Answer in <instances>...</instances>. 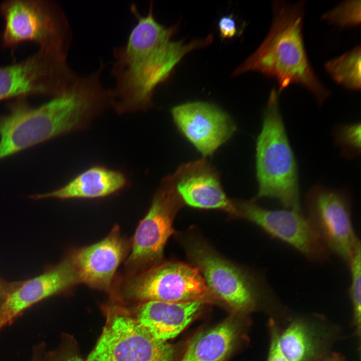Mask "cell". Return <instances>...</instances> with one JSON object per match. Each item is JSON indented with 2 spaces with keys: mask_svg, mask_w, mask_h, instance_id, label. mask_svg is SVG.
Wrapping results in <instances>:
<instances>
[{
  "mask_svg": "<svg viewBox=\"0 0 361 361\" xmlns=\"http://www.w3.org/2000/svg\"><path fill=\"white\" fill-rule=\"evenodd\" d=\"M130 10L137 22L126 44L113 50L111 74L115 85L111 89V106L119 114L148 109L155 88L168 78L181 60L213 40L211 34L190 42L173 40L178 25L166 27L159 23L152 4L144 16L134 5Z\"/></svg>",
  "mask_w": 361,
  "mask_h": 361,
  "instance_id": "obj_1",
  "label": "cell"
},
{
  "mask_svg": "<svg viewBox=\"0 0 361 361\" xmlns=\"http://www.w3.org/2000/svg\"><path fill=\"white\" fill-rule=\"evenodd\" d=\"M109 105V90L96 72L78 76L67 91L39 106L19 98L0 116V160L84 128Z\"/></svg>",
  "mask_w": 361,
  "mask_h": 361,
  "instance_id": "obj_2",
  "label": "cell"
},
{
  "mask_svg": "<svg viewBox=\"0 0 361 361\" xmlns=\"http://www.w3.org/2000/svg\"><path fill=\"white\" fill-rule=\"evenodd\" d=\"M304 4V1L273 2V20L267 35L233 75L257 71L275 78L279 94L291 84L301 85L321 105L329 92L317 78L305 50L302 35Z\"/></svg>",
  "mask_w": 361,
  "mask_h": 361,
  "instance_id": "obj_3",
  "label": "cell"
},
{
  "mask_svg": "<svg viewBox=\"0 0 361 361\" xmlns=\"http://www.w3.org/2000/svg\"><path fill=\"white\" fill-rule=\"evenodd\" d=\"M279 95L272 89L256 140L258 191L254 199H274L285 209L302 211L297 165L279 111Z\"/></svg>",
  "mask_w": 361,
  "mask_h": 361,
  "instance_id": "obj_4",
  "label": "cell"
},
{
  "mask_svg": "<svg viewBox=\"0 0 361 361\" xmlns=\"http://www.w3.org/2000/svg\"><path fill=\"white\" fill-rule=\"evenodd\" d=\"M0 14L5 20L1 36L4 46L30 41L38 44L39 50L67 59L72 33L59 5L44 1H8L0 2Z\"/></svg>",
  "mask_w": 361,
  "mask_h": 361,
  "instance_id": "obj_5",
  "label": "cell"
},
{
  "mask_svg": "<svg viewBox=\"0 0 361 361\" xmlns=\"http://www.w3.org/2000/svg\"><path fill=\"white\" fill-rule=\"evenodd\" d=\"M187 249L212 294L232 309L249 311L263 298H271L272 289L262 275L236 265L203 241L191 240Z\"/></svg>",
  "mask_w": 361,
  "mask_h": 361,
  "instance_id": "obj_6",
  "label": "cell"
},
{
  "mask_svg": "<svg viewBox=\"0 0 361 361\" xmlns=\"http://www.w3.org/2000/svg\"><path fill=\"white\" fill-rule=\"evenodd\" d=\"M103 309L106 323L86 361H172L173 346L152 336L128 307L115 301Z\"/></svg>",
  "mask_w": 361,
  "mask_h": 361,
  "instance_id": "obj_7",
  "label": "cell"
},
{
  "mask_svg": "<svg viewBox=\"0 0 361 361\" xmlns=\"http://www.w3.org/2000/svg\"><path fill=\"white\" fill-rule=\"evenodd\" d=\"M116 299L137 304L152 301L169 302L213 301L199 270L177 261L160 263L132 274L123 284Z\"/></svg>",
  "mask_w": 361,
  "mask_h": 361,
  "instance_id": "obj_8",
  "label": "cell"
},
{
  "mask_svg": "<svg viewBox=\"0 0 361 361\" xmlns=\"http://www.w3.org/2000/svg\"><path fill=\"white\" fill-rule=\"evenodd\" d=\"M305 207V216L323 244L348 265L360 243L352 223L349 192L315 185L306 195Z\"/></svg>",
  "mask_w": 361,
  "mask_h": 361,
  "instance_id": "obj_9",
  "label": "cell"
},
{
  "mask_svg": "<svg viewBox=\"0 0 361 361\" xmlns=\"http://www.w3.org/2000/svg\"><path fill=\"white\" fill-rule=\"evenodd\" d=\"M183 204L171 176L165 177L134 233L131 251L126 260L131 275L161 263L166 243L173 233L174 218Z\"/></svg>",
  "mask_w": 361,
  "mask_h": 361,
  "instance_id": "obj_10",
  "label": "cell"
},
{
  "mask_svg": "<svg viewBox=\"0 0 361 361\" xmlns=\"http://www.w3.org/2000/svg\"><path fill=\"white\" fill-rule=\"evenodd\" d=\"M78 75L67 59L39 50L19 63L0 67V100L28 95H59L69 89Z\"/></svg>",
  "mask_w": 361,
  "mask_h": 361,
  "instance_id": "obj_11",
  "label": "cell"
},
{
  "mask_svg": "<svg viewBox=\"0 0 361 361\" xmlns=\"http://www.w3.org/2000/svg\"><path fill=\"white\" fill-rule=\"evenodd\" d=\"M235 203L238 217L291 246L309 261L321 263L329 259L331 253L302 211L266 209L257 204L254 199Z\"/></svg>",
  "mask_w": 361,
  "mask_h": 361,
  "instance_id": "obj_12",
  "label": "cell"
},
{
  "mask_svg": "<svg viewBox=\"0 0 361 361\" xmlns=\"http://www.w3.org/2000/svg\"><path fill=\"white\" fill-rule=\"evenodd\" d=\"M171 114L179 132L204 157L212 155L236 130L227 113L206 102L176 105L171 109Z\"/></svg>",
  "mask_w": 361,
  "mask_h": 361,
  "instance_id": "obj_13",
  "label": "cell"
},
{
  "mask_svg": "<svg viewBox=\"0 0 361 361\" xmlns=\"http://www.w3.org/2000/svg\"><path fill=\"white\" fill-rule=\"evenodd\" d=\"M78 283L69 253L58 263L46 266L39 275L17 281L0 309V330L35 304L65 293Z\"/></svg>",
  "mask_w": 361,
  "mask_h": 361,
  "instance_id": "obj_14",
  "label": "cell"
},
{
  "mask_svg": "<svg viewBox=\"0 0 361 361\" xmlns=\"http://www.w3.org/2000/svg\"><path fill=\"white\" fill-rule=\"evenodd\" d=\"M170 176L183 203L195 209L219 210L238 217L235 201L224 192L219 172L206 159L182 164Z\"/></svg>",
  "mask_w": 361,
  "mask_h": 361,
  "instance_id": "obj_15",
  "label": "cell"
},
{
  "mask_svg": "<svg viewBox=\"0 0 361 361\" xmlns=\"http://www.w3.org/2000/svg\"><path fill=\"white\" fill-rule=\"evenodd\" d=\"M127 252V245L115 226L103 240L69 254L78 283L108 291Z\"/></svg>",
  "mask_w": 361,
  "mask_h": 361,
  "instance_id": "obj_16",
  "label": "cell"
},
{
  "mask_svg": "<svg viewBox=\"0 0 361 361\" xmlns=\"http://www.w3.org/2000/svg\"><path fill=\"white\" fill-rule=\"evenodd\" d=\"M204 304L201 301H152L128 308L138 323L152 336L166 341L189 325Z\"/></svg>",
  "mask_w": 361,
  "mask_h": 361,
  "instance_id": "obj_17",
  "label": "cell"
},
{
  "mask_svg": "<svg viewBox=\"0 0 361 361\" xmlns=\"http://www.w3.org/2000/svg\"><path fill=\"white\" fill-rule=\"evenodd\" d=\"M127 183L126 176L121 172L102 165H94L63 187L51 192L33 196L32 198L66 200L103 198L121 190Z\"/></svg>",
  "mask_w": 361,
  "mask_h": 361,
  "instance_id": "obj_18",
  "label": "cell"
},
{
  "mask_svg": "<svg viewBox=\"0 0 361 361\" xmlns=\"http://www.w3.org/2000/svg\"><path fill=\"white\" fill-rule=\"evenodd\" d=\"M233 319L201 332L190 342L180 361H224L231 352L239 335Z\"/></svg>",
  "mask_w": 361,
  "mask_h": 361,
  "instance_id": "obj_19",
  "label": "cell"
},
{
  "mask_svg": "<svg viewBox=\"0 0 361 361\" xmlns=\"http://www.w3.org/2000/svg\"><path fill=\"white\" fill-rule=\"evenodd\" d=\"M281 347L290 361H314L319 354V345L309 326L294 321L280 332Z\"/></svg>",
  "mask_w": 361,
  "mask_h": 361,
  "instance_id": "obj_20",
  "label": "cell"
},
{
  "mask_svg": "<svg viewBox=\"0 0 361 361\" xmlns=\"http://www.w3.org/2000/svg\"><path fill=\"white\" fill-rule=\"evenodd\" d=\"M326 71L336 83L351 90L360 88V47L356 46L327 61Z\"/></svg>",
  "mask_w": 361,
  "mask_h": 361,
  "instance_id": "obj_21",
  "label": "cell"
},
{
  "mask_svg": "<svg viewBox=\"0 0 361 361\" xmlns=\"http://www.w3.org/2000/svg\"><path fill=\"white\" fill-rule=\"evenodd\" d=\"M348 266L351 274V284L349 289L353 310V322L356 333L360 336L361 313V245L357 246Z\"/></svg>",
  "mask_w": 361,
  "mask_h": 361,
  "instance_id": "obj_22",
  "label": "cell"
},
{
  "mask_svg": "<svg viewBox=\"0 0 361 361\" xmlns=\"http://www.w3.org/2000/svg\"><path fill=\"white\" fill-rule=\"evenodd\" d=\"M336 145L341 149V155L348 159L357 156L360 152V124L336 125L333 129Z\"/></svg>",
  "mask_w": 361,
  "mask_h": 361,
  "instance_id": "obj_23",
  "label": "cell"
},
{
  "mask_svg": "<svg viewBox=\"0 0 361 361\" xmlns=\"http://www.w3.org/2000/svg\"><path fill=\"white\" fill-rule=\"evenodd\" d=\"M322 19L341 28L360 23V1H347L338 4L322 16Z\"/></svg>",
  "mask_w": 361,
  "mask_h": 361,
  "instance_id": "obj_24",
  "label": "cell"
},
{
  "mask_svg": "<svg viewBox=\"0 0 361 361\" xmlns=\"http://www.w3.org/2000/svg\"><path fill=\"white\" fill-rule=\"evenodd\" d=\"M270 341L267 361H290L283 351L279 343L280 331L273 319L269 321Z\"/></svg>",
  "mask_w": 361,
  "mask_h": 361,
  "instance_id": "obj_25",
  "label": "cell"
},
{
  "mask_svg": "<svg viewBox=\"0 0 361 361\" xmlns=\"http://www.w3.org/2000/svg\"><path fill=\"white\" fill-rule=\"evenodd\" d=\"M218 28L223 39L232 38L238 33L236 23L232 14L222 17L219 21Z\"/></svg>",
  "mask_w": 361,
  "mask_h": 361,
  "instance_id": "obj_26",
  "label": "cell"
},
{
  "mask_svg": "<svg viewBox=\"0 0 361 361\" xmlns=\"http://www.w3.org/2000/svg\"><path fill=\"white\" fill-rule=\"evenodd\" d=\"M45 361H85L76 353L63 347L55 352L45 354Z\"/></svg>",
  "mask_w": 361,
  "mask_h": 361,
  "instance_id": "obj_27",
  "label": "cell"
},
{
  "mask_svg": "<svg viewBox=\"0 0 361 361\" xmlns=\"http://www.w3.org/2000/svg\"><path fill=\"white\" fill-rule=\"evenodd\" d=\"M16 284L17 281H8L0 276V309Z\"/></svg>",
  "mask_w": 361,
  "mask_h": 361,
  "instance_id": "obj_28",
  "label": "cell"
},
{
  "mask_svg": "<svg viewBox=\"0 0 361 361\" xmlns=\"http://www.w3.org/2000/svg\"><path fill=\"white\" fill-rule=\"evenodd\" d=\"M32 361H45L44 352L40 349H35Z\"/></svg>",
  "mask_w": 361,
  "mask_h": 361,
  "instance_id": "obj_29",
  "label": "cell"
},
{
  "mask_svg": "<svg viewBox=\"0 0 361 361\" xmlns=\"http://www.w3.org/2000/svg\"><path fill=\"white\" fill-rule=\"evenodd\" d=\"M326 361H344V358L339 354L333 353Z\"/></svg>",
  "mask_w": 361,
  "mask_h": 361,
  "instance_id": "obj_30",
  "label": "cell"
}]
</instances>
